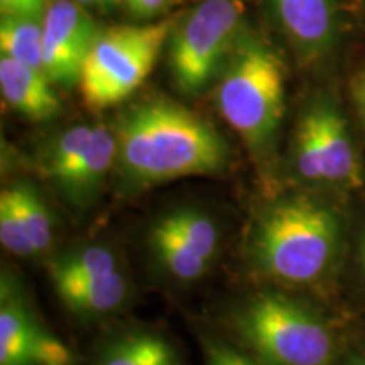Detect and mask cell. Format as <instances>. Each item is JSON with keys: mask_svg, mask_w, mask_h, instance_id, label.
<instances>
[{"mask_svg": "<svg viewBox=\"0 0 365 365\" xmlns=\"http://www.w3.org/2000/svg\"><path fill=\"white\" fill-rule=\"evenodd\" d=\"M51 333L17 299L2 298L0 309V365H39L43 346Z\"/></svg>", "mask_w": 365, "mask_h": 365, "instance_id": "obj_11", "label": "cell"}, {"mask_svg": "<svg viewBox=\"0 0 365 365\" xmlns=\"http://www.w3.org/2000/svg\"><path fill=\"white\" fill-rule=\"evenodd\" d=\"M117 271L115 255L98 245H91L58 257L51 266L53 282L85 281L108 276Z\"/></svg>", "mask_w": 365, "mask_h": 365, "instance_id": "obj_17", "label": "cell"}, {"mask_svg": "<svg viewBox=\"0 0 365 365\" xmlns=\"http://www.w3.org/2000/svg\"><path fill=\"white\" fill-rule=\"evenodd\" d=\"M48 2H49V0H33V6H34L36 12H38L39 16H43V12H46L44 7L48 6Z\"/></svg>", "mask_w": 365, "mask_h": 365, "instance_id": "obj_27", "label": "cell"}, {"mask_svg": "<svg viewBox=\"0 0 365 365\" xmlns=\"http://www.w3.org/2000/svg\"><path fill=\"white\" fill-rule=\"evenodd\" d=\"M0 48L6 56L44 71L43 19L26 16H2Z\"/></svg>", "mask_w": 365, "mask_h": 365, "instance_id": "obj_16", "label": "cell"}, {"mask_svg": "<svg viewBox=\"0 0 365 365\" xmlns=\"http://www.w3.org/2000/svg\"><path fill=\"white\" fill-rule=\"evenodd\" d=\"M176 21L170 17L153 24L100 31L78 83L85 103L100 110L129 98L153 71Z\"/></svg>", "mask_w": 365, "mask_h": 365, "instance_id": "obj_5", "label": "cell"}, {"mask_svg": "<svg viewBox=\"0 0 365 365\" xmlns=\"http://www.w3.org/2000/svg\"><path fill=\"white\" fill-rule=\"evenodd\" d=\"M0 242L14 255H36V249L27 234L24 222L17 212L9 188L0 195Z\"/></svg>", "mask_w": 365, "mask_h": 365, "instance_id": "obj_21", "label": "cell"}, {"mask_svg": "<svg viewBox=\"0 0 365 365\" xmlns=\"http://www.w3.org/2000/svg\"><path fill=\"white\" fill-rule=\"evenodd\" d=\"M242 0H205L176 21L170 36V61L178 88L200 93L242 33Z\"/></svg>", "mask_w": 365, "mask_h": 365, "instance_id": "obj_6", "label": "cell"}, {"mask_svg": "<svg viewBox=\"0 0 365 365\" xmlns=\"http://www.w3.org/2000/svg\"><path fill=\"white\" fill-rule=\"evenodd\" d=\"M17 212L24 222L36 254L46 252L53 244V220L38 191L26 182H17L9 188Z\"/></svg>", "mask_w": 365, "mask_h": 365, "instance_id": "obj_19", "label": "cell"}, {"mask_svg": "<svg viewBox=\"0 0 365 365\" xmlns=\"http://www.w3.org/2000/svg\"><path fill=\"white\" fill-rule=\"evenodd\" d=\"M235 328L266 365H331L336 340L328 323L289 296L262 293L235 317Z\"/></svg>", "mask_w": 365, "mask_h": 365, "instance_id": "obj_4", "label": "cell"}, {"mask_svg": "<svg viewBox=\"0 0 365 365\" xmlns=\"http://www.w3.org/2000/svg\"><path fill=\"white\" fill-rule=\"evenodd\" d=\"M93 127L76 125L63 132L49 148L48 158H46V170L49 176L58 182L59 188L71 176L76 164L80 163L81 156L88 148Z\"/></svg>", "mask_w": 365, "mask_h": 365, "instance_id": "obj_20", "label": "cell"}, {"mask_svg": "<svg viewBox=\"0 0 365 365\" xmlns=\"http://www.w3.org/2000/svg\"><path fill=\"white\" fill-rule=\"evenodd\" d=\"M2 16H26V17H43L36 12L33 0H0Z\"/></svg>", "mask_w": 365, "mask_h": 365, "instance_id": "obj_23", "label": "cell"}, {"mask_svg": "<svg viewBox=\"0 0 365 365\" xmlns=\"http://www.w3.org/2000/svg\"><path fill=\"white\" fill-rule=\"evenodd\" d=\"M362 357H364V360H365V354H364V355H362Z\"/></svg>", "mask_w": 365, "mask_h": 365, "instance_id": "obj_31", "label": "cell"}, {"mask_svg": "<svg viewBox=\"0 0 365 365\" xmlns=\"http://www.w3.org/2000/svg\"><path fill=\"white\" fill-rule=\"evenodd\" d=\"M294 166L304 181L344 190L362 188L365 182L349 122L339 105L317 97L301 117L294 140Z\"/></svg>", "mask_w": 365, "mask_h": 365, "instance_id": "obj_7", "label": "cell"}, {"mask_svg": "<svg viewBox=\"0 0 365 365\" xmlns=\"http://www.w3.org/2000/svg\"><path fill=\"white\" fill-rule=\"evenodd\" d=\"M97 365H180L173 345L156 333H130L113 340Z\"/></svg>", "mask_w": 365, "mask_h": 365, "instance_id": "obj_14", "label": "cell"}, {"mask_svg": "<svg viewBox=\"0 0 365 365\" xmlns=\"http://www.w3.org/2000/svg\"><path fill=\"white\" fill-rule=\"evenodd\" d=\"M349 365H365V360H364V357H354L349 362Z\"/></svg>", "mask_w": 365, "mask_h": 365, "instance_id": "obj_29", "label": "cell"}, {"mask_svg": "<svg viewBox=\"0 0 365 365\" xmlns=\"http://www.w3.org/2000/svg\"><path fill=\"white\" fill-rule=\"evenodd\" d=\"M117 158L115 134L105 125L93 127L91 140L81 156L80 163L73 170L71 176L61 186L63 191L70 196L71 202L86 203L97 193L102 181L107 176Z\"/></svg>", "mask_w": 365, "mask_h": 365, "instance_id": "obj_12", "label": "cell"}, {"mask_svg": "<svg viewBox=\"0 0 365 365\" xmlns=\"http://www.w3.org/2000/svg\"><path fill=\"white\" fill-rule=\"evenodd\" d=\"M170 2L171 0H135L132 4L130 11L137 17H154L159 16L164 9L170 6Z\"/></svg>", "mask_w": 365, "mask_h": 365, "instance_id": "obj_24", "label": "cell"}, {"mask_svg": "<svg viewBox=\"0 0 365 365\" xmlns=\"http://www.w3.org/2000/svg\"><path fill=\"white\" fill-rule=\"evenodd\" d=\"M118 166L139 186L225 170L230 149L215 127L180 103L145 100L118 117Z\"/></svg>", "mask_w": 365, "mask_h": 365, "instance_id": "obj_1", "label": "cell"}, {"mask_svg": "<svg viewBox=\"0 0 365 365\" xmlns=\"http://www.w3.org/2000/svg\"><path fill=\"white\" fill-rule=\"evenodd\" d=\"M205 365H266L262 360L252 359L225 344H205Z\"/></svg>", "mask_w": 365, "mask_h": 365, "instance_id": "obj_22", "label": "cell"}, {"mask_svg": "<svg viewBox=\"0 0 365 365\" xmlns=\"http://www.w3.org/2000/svg\"><path fill=\"white\" fill-rule=\"evenodd\" d=\"M360 261H362V267L365 271V232H364V237H362V244H360Z\"/></svg>", "mask_w": 365, "mask_h": 365, "instance_id": "obj_28", "label": "cell"}, {"mask_svg": "<svg viewBox=\"0 0 365 365\" xmlns=\"http://www.w3.org/2000/svg\"><path fill=\"white\" fill-rule=\"evenodd\" d=\"M150 247L164 271L180 281L200 279L212 266V262L188 247L163 220L150 230Z\"/></svg>", "mask_w": 365, "mask_h": 365, "instance_id": "obj_15", "label": "cell"}, {"mask_svg": "<svg viewBox=\"0 0 365 365\" xmlns=\"http://www.w3.org/2000/svg\"><path fill=\"white\" fill-rule=\"evenodd\" d=\"M188 247L213 262L218 250V228L215 222L198 210H176L161 218Z\"/></svg>", "mask_w": 365, "mask_h": 365, "instance_id": "obj_18", "label": "cell"}, {"mask_svg": "<svg viewBox=\"0 0 365 365\" xmlns=\"http://www.w3.org/2000/svg\"><path fill=\"white\" fill-rule=\"evenodd\" d=\"M352 93H354V102L357 105V110L365 124V68L359 73L357 78L354 80Z\"/></svg>", "mask_w": 365, "mask_h": 365, "instance_id": "obj_25", "label": "cell"}, {"mask_svg": "<svg viewBox=\"0 0 365 365\" xmlns=\"http://www.w3.org/2000/svg\"><path fill=\"white\" fill-rule=\"evenodd\" d=\"M54 287L71 312L83 314L113 312L127 296V281L118 271L93 279L56 282Z\"/></svg>", "mask_w": 365, "mask_h": 365, "instance_id": "obj_13", "label": "cell"}, {"mask_svg": "<svg viewBox=\"0 0 365 365\" xmlns=\"http://www.w3.org/2000/svg\"><path fill=\"white\" fill-rule=\"evenodd\" d=\"M287 39L307 58H319L339 38L336 0H269Z\"/></svg>", "mask_w": 365, "mask_h": 365, "instance_id": "obj_9", "label": "cell"}, {"mask_svg": "<svg viewBox=\"0 0 365 365\" xmlns=\"http://www.w3.org/2000/svg\"><path fill=\"white\" fill-rule=\"evenodd\" d=\"M340 247L339 215L308 196H293L269 207L252 239L255 264L284 284H312L325 277Z\"/></svg>", "mask_w": 365, "mask_h": 365, "instance_id": "obj_2", "label": "cell"}, {"mask_svg": "<svg viewBox=\"0 0 365 365\" xmlns=\"http://www.w3.org/2000/svg\"><path fill=\"white\" fill-rule=\"evenodd\" d=\"M44 71L2 54L0 90L16 112L31 120H49L61 112V102Z\"/></svg>", "mask_w": 365, "mask_h": 365, "instance_id": "obj_10", "label": "cell"}, {"mask_svg": "<svg viewBox=\"0 0 365 365\" xmlns=\"http://www.w3.org/2000/svg\"><path fill=\"white\" fill-rule=\"evenodd\" d=\"M100 34L93 17L75 0H53L43 16V65L54 85H78L85 59Z\"/></svg>", "mask_w": 365, "mask_h": 365, "instance_id": "obj_8", "label": "cell"}, {"mask_svg": "<svg viewBox=\"0 0 365 365\" xmlns=\"http://www.w3.org/2000/svg\"><path fill=\"white\" fill-rule=\"evenodd\" d=\"M284 65L262 39L242 31L227 58L217 103L252 150H264L284 115Z\"/></svg>", "mask_w": 365, "mask_h": 365, "instance_id": "obj_3", "label": "cell"}, {"mask_svg": "<svg viewBox=\"0 0 365 365\" xmlns=\"http://www.w3.org/2000/svg\"><path fill=\"white\" fill-rule=\"evenodd\" d=\"M75 2H78L80 6L83 7H95V9H102V11H107V9L118 6L122 0H75Z\"/></svg>", "mask_w": 365, "mask_h": 365, "instance_id": "obj_26", "label": "cell"}, {"mask_svg": "<svg viewBox=\"0 0 365 365\" xmlns=\"http://www.w3.org/2000/svg\"><path fill=\"white\" fill-rule=\"evenodd\" d=\"M124 2L127 4V6H129V7H132V4H134L135 2V0H124Z\"/></svg>", "mask_w": 365, "mask_h": 365, "instance_id": "obj_30", "label": "cell"}]
</instances>
